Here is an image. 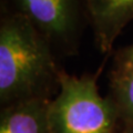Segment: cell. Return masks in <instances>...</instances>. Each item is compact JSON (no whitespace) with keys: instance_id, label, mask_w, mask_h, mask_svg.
I'll use <instances>...</instances> for the list:
<instances>
[{"instance_id":"277c9868","label":"cell","mask_w":133,"mask_h":133,"mask_svg":"<svg viewBox=\"0 0 133 133\" xmlns=\"http://www.w3.org/2000/svg\"><path fill=\"white\" fill-rule=\"evenodd\" d=\"M94 42L101 53L110 52L116 38L133 20V0H83Z\"/></svg>"},{"instance_id":"52a82bcc","label":"cell","mask_w":133,"mask_h":133,"mask_svg":"<svg viewBox=\"0 0 133 133\" xmlns=\"http://www.w3.org/2000/svg\"><path fill=\"white\" fill-rule=\"evenodd\" d=\"M122 72H133V42L120 49L114 57V69Z\"/></svg>"},{"instance_id":"5b68a950","label":"cell","mask_w":133,"mask_h":133,"mask_svg":"<svg viewBox=\"0 0 133 133\" xmlns=\"http://www.w3.org/2000/svg\"><path fill=\"white\" fill-rule=\"evenodd\" d=\"M51 100H30L1 108L0 133H50L48 107Z\"/></svg>"},{"instance_id":"6da1fadb","label":"cell","mask_w":133,"mask_h":133,"mask_svg":"<svg viewBox=\"0 0 133 133\" xmlns=\"http://www.w3.org/2000/svg\"><path fill=\"white\" fill-rule=\"evenodd\" d=\"M62 70L50 42L22 15L6 11L0 21V103L52 100Z\"/></svg>"},{"instance_id":"3957f363","label":"cell","mask_w":133,"mask_h":133,"mask_svg":"<svg viewBox=\"0 0 133 133\" xmlns=\"http://www.w3.org/2000/svg\"><path fill=\"white\" fill-rule=\"evenodd\" d=\"M12 11L27 18L47 39L56 53L72 55L81 36L85 6L80 0H8Z\"/></svg>"},{"instance_id":"7a4b0ae2","label":"cell","mask_w":133,"mask_h":133,"mask_svg":"<svg viewBox=\"0 0 133 133\" xmlns=\"http://www.w3.org/2000/svg\"><path fill=\"white\" fill-rule=\"evenodd\" d=\"M97 80L98 73L77 77L62 70L48 107L50 133H121L115 107L100 94Z\"/></svg>"},{"instance_id":"8992f818","label":"cell","mask_w":133,"mask_h":133,"mask_svg":"<svg viewBox=\"0 0 133 133\" xmlns=\"http://www.w3.org/2000/svg\"><path fill=\"white\" fill-rule=\"evenodd\" d=\"M108 97L113 102L122 129L133 127V72L112 70Z\"/></svg>"},{"instance_id":"ba28073f","label":"cell","mask_w":133,"mask_h":133,"mask_svg":"<svg viewBox=\"0 0 133 133\" xmlns=\"http://www.w3.org/2000/svg\"><path fill=\"white\" fill-rule=\"evenodd\" d=\"M121 133H133V127H129V128L122 129Z\"/></svg>"}]
</instances>
